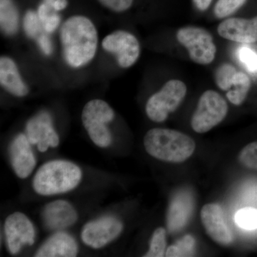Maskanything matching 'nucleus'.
I'll use <instances>...</instances> for the list:
<instances>
[{
  "instance_id": "obj_6",
  "label": "nucleus",
  "mask_w": 257,
  "mask_h": 257,
  "mask_svg": "<svg viewBox=\"0 0 257 257\" xmlns=\"http://www.w3.org/2000/svg\"><path fill=\"white\" fill-rule=\"evenodd\" d=\"M227 113L228 104L224 98L215 91H206L199 98L191 126L195 133H207L221 123Z\"/></svg>"
},
{
  "instance_id": "obj_19",
  "label": "nucleus",
  "mask_w": 257,
  "mask_h": 257,
  "mask_svg": "<svg viewBox=\"0 0 257 257\" xmlns=\"http://www.w3.org/2000/svg\"><path fill=\"white\" fill-rule=\"evenodd\" d=\"M0 25L6 35H13L18 31V12L12 0L0 1Z\"/></svg>"
},
{
  "instance_id": "obj_33",
  "label": "nucleus",
  "mask_w": 257,
  "mask_h": 257,
  "mask_svg": "<svg viewBox=\"0 0 257 257\" xmlns=\"http://www.w3.org/2000/svg\"><path fill=\"white\" fill-rule=\"evenodd\" d=\"M67 5V0H55L54 3V9L55 11H60L66 8Z\"/></svg>"
},
{
  "instance_id": "obj_11",
  "label": "nucleus",
  "mask_w": 257,
  "mask_h": 257,
  "mask_svg": "<svg viewBox=\"0 0 257 257\" xmlns=\"http://www.w3.org/2000/svg\"><path fill=\"white\" fill-rule=\"evenodd\" d=\"M26 135L32 145H37L40 152H45L49 147H56L60 138L52 125V118L46 111H42L27 123Z\"/></svg>"
},
{
  "instance_id": "obj_23",
  "label": "nucleus",
  "mask_w": 257,
  "mask_h": 257,
  "mask_svg": "<svg viewBox=\"0 0 257 257\" xmlns=\"http://www.w3.org/2000/svg\"><path fill=\"white\" fill-rule=\"evenodd\" d=\"M165 229L160 227L155 230L152 236L150 241V249L147 251L145 256L146 257H162L165 256L166 246Z\"/></svg>"
},
{
  "instance_id": "obj_5",
  "label": "nucleus",
  "mask_w": 257,
  "mask_h": 257,
  "mask_svg": "<svg viewBox=\"0 0 257 257\" xmlns=\"http://www.w3.org/2000/svg\"><path fill=\"white\" fill-rule=\"evenodd\" d=\"M187 92V86L182 81H168L147 101L145 108L147 116L155 122H163L170 113L177 110L180 106Z\"/></svg>"
},
{
  "instance_id": "obj_32",
  "label": "nucleus",
  "mask_w": 257,
  "mask_h": 257,
  "mask_svg": "<svg viewBox=\"0 0 257 257\" xmlns=\"http://www.w3.org/2000/svg\"><path fill=\"white\" fill-rule=\"evenodd\" d=\"M196 8L200 11H205L210 6L212 0H193Z\"/></svg>"
},
{
  "instance_id": "obj_30",
  "label": "nucleus",
  "mask_w": 257,
  "mask_h": 257,
  "mask_svg": "<svg viewBox=\"0 0 257 257\" xmlns=\"http://www.w3.org/2000/svg\"><path fill=\"white\" fill-rule=\"evenodd\" d=\"M37 44L40 50L45 55L49 56L52 53L53 46L50 37L47 35L44 34L37 37Z\"/></svg>"
},
{
  "instance_id": "obj_14",
  "label": "nucleus",
  "mask_w": 257,
  "mask_h": 257,
  "mask_svg": "<svg viewBox=\"0 0 257 257\" xmlns=\"http://www.w3.org/2000/svg\"><path fill=\"white\" fill-rule=\"evenodd\" d=\"M31 143L27 135L20 134L10 146V157L13 170L18 177L25 179L31 175L36 166V159L32 152Z\"/></svg>"
},
{
  "instance_id": "obj_28",
  "label": "nucleus",
  "mask_w": 257,
  "mask_h": 257,
  "mask_svg": "<svg viewBox=\"0 0 257 257\" xmlns=\"http://www.w3.org/2000/svg\"><path fill=\"white\" fill-rule=\"evenodd\" d=\"M237 57L248 72L257 73V52L247 46H242L237 50Z\"/></svg>"
},
{
  "instance_id": "obj_12",
  "label": "nucleus",
  "mask_w": 257,
  "mask_h": 257,
  "mask_svg": "<svg viewBox=\"0 0 257 257\" xmlns=\"http://www.w3.org/2000/svg\"><path fill=\"white\" fill-rule=\"evenodd\" d=\"M201 220L207 234L215 242L226 246L233 241V234L218 204H208L201 211Z\"/></svg>"
},
{
  "instance_id": "obj_9",
  "label": "nucleus",
  "mask_w": 257,
  "mask_h": 257,
  "mask_svg": "<svg viewBox=\"0 0 257 257\" xmlns=\"http://www.w3.org/2000/svg\"><path fill=\"white\" fill-rule=\"evenodd\" d=\"M122 229V223L119 219L114 216H104L84 225L81 236L87 246L100 248L116 239Z\"/></svg>"
},
{
  "instance_id": "obj_4",
  "label": "nucleus",
  "mask_w": 257,
  "mask_h": 257,
  "mask_svg": "<svg viewBox=\"0 0 257 257\" xmlns=\"http://www.w3.org/2000/svg\"><path fill=\"white\" fill-rule=\"evenodd\" d=\"M114 118V111L112 108L101 99H92L83 108V126L96 146L105 148L111 145L112 138L106 124Z\"/></svg>"
},
{
  "instance_id": "obj_22",
  "label": "nucleus",
  "mask_w": 257,
  "mask_h": 257,
  "mask_svg": "<svg viewBox=\"0 0 257 257\" xmlns=\"http://www.w3.org/2000/svg\"><path fill=\"white\" fill-rule=\"evenodd\" d=\"M237 69L234 66L229 63L221 64L215 71V82L216 85L223 91L229 90L232 86L233 79L235 74L237 72Z\"/></svg>"
},
{
  "instance_id": "obj_7",
  "label": "nucleus",
  "mask_w": 257,
  "mask_h": 257,
  "mask_svg": "<svg viewBox=\"0 0 257 257\" xmlns=\"http://www.w3.org/2000/svg\"><path fill=\"white\" fill-rule=\"evenodd\" d=\"M177 39L187 49L189 57L195 63L207 65L215 58L216 47L214 39L206 29L184 27L177 31Z\"/></svg>"
},
{
  "instance_id": "obj_27",
  "label": "nucleus",
  "mask_w": 257,
  "mask_h": 257,
  "mask_svg": "<svg viewBox=\"0 0 257 257\" xmlns=\"http://www.w3.org/2000/svg\"><path fill=\"white\" fill-rule=\"evenodd\" d=\"M23 26L27 36L30 38H37L42 26L37 13L32 10L27 12L24 18Z\"/></svg>"
},
{
  "instance_id": "obj_20",
  "label": "nucleus",
  "mask_w": 257,
  "mask_h": 257,
  "mask_svg": "<svg viewBox=\"0 0 257 257\" xmlns=\"http://www.w3.org/2000/svg\"><path fill=\"white\" fill-rule=\"evenodd\" d=\"M250 87L249 77L243 72L238 71L233 79L232 86L226 93V97L234 105H241L246 99Z\"/></svg>"
},
{
  "instance_id": "obj_17",
  "label": "nucleus",
  "mask_w": 257,
  "mask_h": 257,
  "mask_svg": "<svg viewBox=\"0 0 257 257\" xmlns=\"http://www.w3.org/2000/svg\"><path fill=\"white\" fill-rule=\"evenodd\" d=\"M78 253L77 242L72 236L65 232H57L40 246L35 256L73 257Z\"/></svg>"
},
{
  "instance_id": "obj_31",
  "label": "nucleus",
  "mask_w": 257,
  "mask_h": 257,
  "mask_svg": "<svg viewBox=\"0 0 257 257\" xmlns=\"http://www.w3.org/2000/svg\"><path fill=\"white\" fill-rule=\"evenodd\" d=\"M60 23V17L57 13H54L42 25V28L47 33H52L58 28Z\"/></svg>"
},
{
  "instance_id": "obj_2",
  "label": "nucleus",
  "mask_w": 257,
  "mask_h": 257,
  "mask_svg": "<svg viewBox=\"0 0 257 257\" xmlns=\"http://www.w3.org/2000/svg\"><path fill=\"white\" fill-rule=\"evenodd\" d=\"M144 145L150 156L172 163L185 162L196 148L195 143L188 135L162 128L149 130L144 138Z\"/></svg>"
},
{
  "instance_id": "obj_29",
  "label": "nucleus",
  "mask_w": 257,
  "mask_h": 257,
  "mask_svg": "<svg viewBox=\"0 0 257 257\" xmlns=\"http://www.w3.org/2000/svg\"><path fill=\"white\" fill-rule=\"evenodd\" d=\"M134 0H99L103 6L115 13H122L131 8Z\"/></svg>"
},
{
  "instance_id": "obj_15",
  "label": "nucleus",
  "mask_w": 257,
  "mask_h": 257,
  "mask_svg": "<svg viewBox=\"0 0 257 257\" xmlns=\"http://www.w3.org/2000/svg\"><path fill=\"white\" fill-rule=\"evenodd\" d=\"M194 209V199L190 192L179 191L171 200L167 214V227L170 232H177L188 222Z\"/></svg>"
},
{
  "instance_id": "obj_8",
  "label": "nucleus",
  "mask_w": 257,
  "mask_h": 257,
  "mask_svg": "<svg viewBox=\"0 0 257 257\" xmlns=\"http://www.w3.org/2000/svg\"><path fill=\"white\" fill-rule=\"evenodd\" d=\"M101 47L115 56L121 68H128L136 63L141 51L138 38L124 30H116L104 37Z\"/></svg>"
},
{
  "instance_id": "obj_21",
  "label": "nucleus",
  "mask_w": 257,
  "mask_h": 257,
  "mask_svg": "<svg viewBox=\"0 0 257 257\" xmlns=\"http://www.w3.org/2000/svg\"><path fill=\"white\" fill-rule=\"evenodd\" d=\"M195 239L191 235H186L178 240L175 244L167 248V257L192 256L195 251Z\"/></svg>"
},
{
  "instance_id": "obj_18",
  "label": "nucleus",
  "mask_w": 257,
  "mask_h": 257,
  "mask_svg": "<svg viewBox=\"0 0 257 257\" xmlns=\"http://www.w3.org/2000/svg\"><path fill=\"white\" fill-rule=\"evenodd\" d=\"M0 83L2 87L13 95L23 97L28 95L29 88L24 82L16 63L8 57L0 59Z\"/></svg>"
},
{
  "instance_id": "obj_13",
  "label": "nucleus",
  "mask_w": 257,
  "mask_h": 257,
  "mask_svg": "<svg viewBox=\"0 0 257 257\" xmlns=\"http://www.w3.org/2000/svg\"><path fill=\"white\" fill-rule=\"evenodd\" d=\"M219 36L243 44L257 42V16L251 19L228 18L219 24L217 28Z\"/></svg>"
},
{
  "instance_id": "obj_26",
  "label": "nucleus",
  "mask_w": 257,
  "mask_h": 257,
  "mask_svg": "<svg viewBox=\"0 0 257 257\" xmlns=\"http://www.w3.org/2000/svg\"><path fill=\"white\" fill-rule=\"evenodd\" d=\"M238 159L243 167L257 170V141L243 147L239 152Z\"/></svg>"
},
{
  "instance_id": "obj_24",
  "label": "nucleus",
  "mask_w": 257,
  "mask_h": 257,
  "mask_svg": "<svg viewBox=\"0 0 257 257\" xmlns=\"http://www.w3.org/2000/svg\"><path fill=\"white\" fill-rule=\"evenodd\" d=\"M235 222L246 230L257 229V209L254 208L246 207L240 209L235 215Z\"/></svg>"
},
{
  "instance_id": "obj_16",
  "label": "nucleus",
  "mask_w": 257,
  "mask_h": 257,
  "mask_svg": "<svg viewBox=\"0 0 257 257\" xmlns=\"http://www.w3.org/2000/svg\"><path fill=\"white\" fill-rule=\"evenodd\" d=\"M42 217L50 229L61 230L72 226L77 219V213L69 202L57 200L44 208Z\"/></svg>"
},
{
  "instance_id": "obj_25",
  "label": "nucleus",
  "mask_w": 257,
  "mask_h": 257,
  "mask_svg": "<svg viewBox=\"0 0 257 257\" xmlns=\"http://www.w3.org/2000/svg\"><path fill=\"white\" fill-rule=\"evenodd\" d=\"M247 0H218L214 7V13L216 18H227L239 10Z\"/></svg>"
},
{
  "instance_id": "obj_3",
  "label": "nucleus",
  "mask_w": 257,
  "mask_h": 257,
  "mask_svg": "<svg viewBox=\"0 0 257 257\" xmlns=\"http://www.w3.org/2000/svg\"><path fill=\"white\" fill-rule=\"evenodd\" d=\"M82 177V171L75 164L68 161L54 160L39 169L32 185L40 195H55L72 190L77 187Z\"/></svg>"
},
{
  "instance_id": "obj_10",
  "label": "nucleus",
  "mask_w": 257,
  "mask_h": 257,
  "mask_svg": "<svg viewBox=\"0 0 257 257\" xmlns=\"http://www.w3.org/2000/svg\"><path fill=\"white\" fill-rule=\"evenodd\" d=\"M5 233L8 250L12 254L18 253L25 245H32L35 242V227L23 213L15 212L8 216Z\"/></svg>"
},
{
  "instance_id": "obj_1",
  "label": "nucleus",
  "mask_w": 257,
  "mask_h": 257,
  "mask_svg": "<svg viewBox=\"0 0 257 257\" xmlns=\"http://www.w3.org/2000/svg\"><path fill=\"white\" fill-rule=\"evenodd\" d=\"M60 40L66 63L73 68L87 65L95 57L98 33L90 19L74 15L62 25Z\"/></svg>"
}]
</instances>
